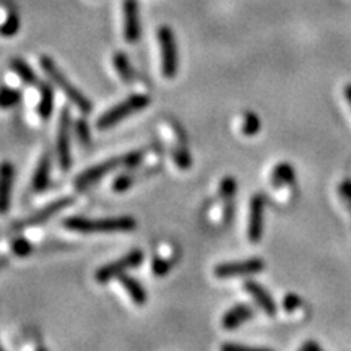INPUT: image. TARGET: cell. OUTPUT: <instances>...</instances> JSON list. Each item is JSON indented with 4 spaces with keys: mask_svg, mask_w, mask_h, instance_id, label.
Instances as JSON below:
<instances>
[{
    "mask_svg": "<svg viewBox=\"0 0 351 351\" xmlns=\"http://www.w3.org/2000/svg\"><path fill=\"white\" fill-rule=\"evenodd\" d=\"M64 228L70 231L83 232H116V231H132L137 228V221L132 217H109V218H83L70 217L64 221Z\"/></svg>",
    "mask_w": 351,
    "mask_h": 351,
    "instance_id": "6da1fadb",
    "label": "cell"
},
{
    "mask_svg": "<svg viewBox=\"0 0 351 351\" xmlns=\"http://www.w3.org/2000/svg\"><path fill=\"white\" fill-rule=\"evenodd\" d=\"M39 64H41V69L43 72L46 73V77L49 78V80L54 83V85L59 88L65 96H67L70 103L75 104L83 114H90L93 111V104H91V101L88 99L77 86H73L72 83L69 82V78L64 75L62 70L57 67L54 59H51V57L47 56H43L41 59H39Z\"/></svg>",
    "mask_w": 351,
    "mask_h": 351,
    "instance_id": "7a4b0ae2",
    "label": "cell"
},
{
    "mask_svg": "<svg viewBox=\"0 0 351 351\" xmlns=\"http://www.w3.org/2000/svg\"><path fill=\"white\" fill-rule=\"evenodd\" d=\"M150 104V96L147 95H132L129 98H125L124 101H121L119 104L112 106L109 111H106L103 116L99 117L98 122H96V127L99 130H108L111 127L121 124L122 121H125L127 117L132 116V114L142 111Z\"/></svg>",
    "mask_w": 351,
    "mask_h": 351,
    "instance_id": "3957f363",
    "label": "cell"
},
{
    "mask_svg": "<svg viewBox=\"0 0 351 351\" xmlns=\"http://www.w3.org/2000/svg\"><path fill=\"white\" fill-rule=\"evenodd\" d=\"M143 258H145L143 251H140V249H134V251L127 252L125 256L117 258V261L106 263V265H103L101 269H98V271H96L95 275L96 282L108 283L114 278H119V276L124 275L127 270H132L135 269V267H138L140 263L143 262Z\"/></svg>",
    "mask_w": 351,
    "mask_h": 351,
    "instance_id": "277c9868",
    "label": "cell"
},
{
    "mask_svg": "<svg viewBox=\"0 0 351 351\" xmlns=\"http://www.w3.org/2000/svg\"><path fill=\"white\" fill-rule=\"evenodd\" d=\"M158 43L161 49V70L166 78H173L178 73L179 57H178V44L176 36L169 26H161L158 29Z\"/></svg>",
    "mask_w": 351,
    "mask_h": 351,
    "instance_id": "5b68a950",
    "label": "cell"
},
{
    "mask_svg": "<svg viewBox=\"0 0 351 351\" xmlns=\"http://www.w3.org/2000/svg\"><path fill=\"white\" fill-rule=\"evenodd\" d=\"M265 269V262L262 258H247V261L241 262H226L219 263V265L215 267V276L217 278H241V276H249L261 274V271Z\"/></svg>",
    "mask_w": 351,
    "mask_h": 351,
    "instance_id": "8992f818",
    "label": "cell"
},
{
    "mask_svg": "<svg viewBox=\"0 0 351 351\" xmlns=\"http://www.w3.org/2000/svg\"><path fill=\"white\" fill-rule=\"evenodd\" d=\"M70 130H72V119L67 108L62 109L57 127V156L62 171H69L72 166V152H70Z\"/></svg>",
    "mask_w": 351,
    "mask_h": 351,
    "instance_id": "52a82bcc",
    "label": "cell"
},
{
    "mask_svg": "<svg viewBox=\"0 0 351 351\" xmlns=\"http://www.w3.org/2000/svg\"><path fill=\"white\" fill-rule=\"evenodd\" d=\"M119 166H124V155L111 158V160L103 161V163L91 166V168L85 169L82 174L77 176L75 187L80 189V191L88 189L90 186H93V184L98 182L99 179H103L104 176H108L109 173H112V171H116Z\"/></svg>",
    "mask_w": 351,
    "mask_h": 351,
    "instance_id": "ba28073f",
    "label": "cell"
},
{
    "mask_svg": "<svg viewBox=\"0 0 351 351\" xmlns=\"http://www.w3.org/2000/svg\"><path fill=\"white\" fill-rule=\"evenodd\" d=\"M263 215H265V200L261 194H256L249 205L247 238L251 243H261L263 236Z\"/></svg>",
    "mask_w": 351,
    "mask_h": 351,
    "instance_id": "9c48e42d",
    "label": "cell"
},
{
    "mask_svg": "<svg viewBox=\"0 0 351 351\" xmlns=\"http://www.w3.org/2000/svg\"><path fill=\"white\" fill-rule=\"evenodd\" d=\"M124 39L129 44L138 43L142 28H140V8L137 0H124Z\"/></svg>",
    "mask_w": 351,
    "mask_h": 351,
    "instance_id": "30bf717a",
    "label": "cell"
},
{
    "mask_svg": "<svg viewBox=\"0 0 351 351\" xmlns=\"http://www.w3.org/2000/svg\"><path fill=\"white\" fill-rule=\"evenodd\" d=\"M13 181H15V168L10 161H3L0 163V215H5L10 208Z\"/></svg>",
    "mask_w": 351,
    "mask_h": 351,
    "instance_id": "8fae6325",
    "label": "cell"
},
{
    "mask_svg": "<svg viewBox=\"0 0 351 351\" xmlns=\"http://www.w3.org/2000/svg\"><path fill=\"white\" fill-rule=\"evenodd\" d=\"M72 199L70 197H67V199H59L56 202H52V204L47 205V207H44L43 210H39V212L33 213L32 217H28L26 219H23V221H20L19 228H29V226H38V225H43V223H46L47 219L56 217L57 213L62 212L64 208H67L70 204H72Z\"/></svg>",
    "mask_w": 351,
    "mask_h": 351,
    "instance_id": "7c38bea8",
    "label": "cell"
},
{
    "mask_svg": "<svg viewBox=\"0 0 351 351\" xmlns=\"http://www.w3.org/2000/svg\"><path fill=\"white\" fill-rule=\"evenodd\" d=\"M244 288H245V291H247L249 295L254 298V301L257 302V306L261 307L263 313L269 315V317H274V315L276 314V304H275L274 298L270 296V293L257 282H245Z\"/></svg>",
    "mask_w": 351,
    "mask_h": 351,
    "instance_id": "4fadbf2b",
    "label": "cell"
},
{
    "mask_svg": "<svg viewBox=\"0 0 351 351\" xmlns=\"http://www.w3.org/2000/svg\"><path fill=\"white\" fill-rule=\"evenodd\" d=\"M254 309L251 306L247 304H238L234 307H231L228 313L223 315L221 319V326L223 328H226V330H236V328H239L243 326L244 322H247V320H251L254 317Z\"/></svg>",
    "mask_w": 351,
    "mask_h": 351,
    "instance_id": "5bb4252c",
    "label": "cell"
},
{
    "mask_svg": "<svg viewBox=\"0 0 351 351\" xmlns=\"http://www.w3.org/2000/svg\"><path fill=\"white\" fill-rule=\"evenodd\" d=\"M119 282L122 285V288L125 289L127 295L130 296V300L134 304L137 306H145L147 304V291H145V288L140 285V282L134 278V276L130 275H121L119 276Z\"/></svg>",
    "mask_w": 351,
    "mask_h": 351,
    "instance_id": "9a60e30c",
    "label": "cell"
},
{
    "mask_svg": "<svg viewBox=\"0 0 351 351\" xmlns=\"http://www.w3.org/2000/svg\"><path fill=\"white\" fill-rule=\"evenodd\" d=\"M49 179H51V158L49 155H43L41 160L36 166V171L33 174V181L32 186L36 192H41L49 186Z\"/></svg>",
    "mask_w": 351,
    "mask_h": 351,
    "instance_id": "2e32d148",
    "label": "cell"
},
{
    "mask_svg": "<svg viewBox=\"0 0 351 351\" xmlns=\"http://www.w3.org/2000/svg\"><path fill=\"white\" fill-rule=\"evenodd\" d=\"M39 101H38V114L44 121L51 117L52 111H54V90L47 83H41L39 85Z\"/></svg>",
    "mask_w": 351,
    "mask_h": 351,
    "instance_id": "e0dca14e",
    "label": "cell"
},
{
    "mask_svg": "<svg viewBox=\"0 0 351 351\" xmlns=\"http://www.w3.org/2000/svg\"><path fill=\"white\" fill-rule=\"evenodd\" d=\"M296 181V173L289 163H278L271 171V184L275 187L282 186H291Z\"/></svg>",
    "mask_w": 351,
    "mask_h": 351,
    "instance_id": "ac0fdd59",
    "label": "cell"
},
{
    "mask_svg": "<svg viewBox=\"0 0 351 351\" xmlns=\"http://www.w3.org/2000/svg\"><path fill=\"white\" fill-rule=\"evenodd\" d=\"M112 65L116 69V72L119 73L124 83H132L135 80V72L134 67H132L129 57H127L124 52H116L112 57Z\"/></svg>",
    "mask_w": 351,
    "mask_h": 351,
    "instance_id": "d6986e66",
    "label": "cell"
},
{
    "mask_svg": "<svg viewBox=\"0 0 351 351\" xmlns=\"http://www.w3.org/2000/svg\"><path fill=\"white\" fill-rule=\"evenodd\" d=\"M10 67L13 72L20 77V80L26 83V85H38L36 73H34V70L29 67L23 59H19V57H16V59H12Z\"/></svg>",
    "mask_w": 351,
    "mask_h": 351,
    "instance_id": "ffe728a7",
    "label": "cell"
},
{
    "mask_svg": "<svg viewBox=\"0 0 351 351\" xmlns=\"http://www.w3.org/2000/svg\"><path fill=\"white\" fill-rule=\"evenodd\" d=\"M21 93L20 90L12 86L0 88V109H10L20 103Z\"/></svg>",
    "mask_w": 351,
    "mask_h": 351,
    "instance_id": "44dd1931",
    "label": "cell"
},
{
    "mask_svg": "<svg viewBox=\"0 0 351 351\" xmlns=\"http://www.w3.org/2000/svg\"><path fill=\"white\" fill-rule=\"evenodd\" d=\"M261 127H262V122L258 119L257 114L254 112L244 114L243 124H241V132H243L244 135H247V137H254V135H257L258 132H261Z\"/></svg>",
    "mask_w": 351,
    "mask_h": 351,
    "instance_id": "7402d4cb",
    "label": "cell"
},
{
    "mask_svg": "<svg viewBox=\"0 0 351 351\" xmlns=\"http://www.w3.org/2000/svg\"><path fill=\"white\" fill-rule=\"evenodd\" d=\"M20 29V19L15 12H10L7 15V20L0 25V34L5 38L15 36Z\"/></svg>",
    "mask_w": 351,
    "mask_h": 351,
    "instance_id": "603a6c76",
    "label": "cell"
},
{
    "mask_svg": "<svg viewBox=\"0 0 351 351\" xmlns=\"http://www.w3.org/2000/svg\"><path fill=\"white\" fill-rule=\"evenodd\" d=\"M134 182H135V174L132 173V169L125 171V173L119 174L116 179H114L112 189L116 192H125V191H129L132 186H134Z\"/></svg>",
    "mask_w": 351,
    "mask_h": 351,
    "instance_id": "cb8c5ba5",
    "label": "cell"
},
{
    "mask_svg": "<svg viewBox=\"0 0 351 351\" xmlns=\"http://www.w3.org/2000/svg\"><path fill=\"white\" fill-rule=\"evenodd\" d=\"M173 158H174V163L178 165L179 169H189L192 166L191 153H189L187 148L182 147V145L173 152Z\"/></svg>",
    "mask_w": 351,
    "mask_h": 351,
    "instance_id": "d4e9b609",
    "label": "cell"
},
{
    "mask_svg": "<svg viewBox=\"0 0 351 351\" xmlns=\"http://www.w3.org/2000/svg\"><path fill=\"white\" fill-rule=\"evenodd\" d=\"M337 192H339V197H340V200L343 202L345 208L348 210V213L351 215V179L350 178L343 179V181L339 184Z\"/></svg>",
    "mask_w": 351,
    "mask_h": 351,
    "instance_id": "484cf974",
    "label": "cell"
},
{
    "mask_svg": "<svg viewBox=\"0 0 351 351\" xmlns=\"http://www.w3.org/2000/svg\"><path fill=\"white\" fill-rule=\"evenodd\" d=\"M173 265H174V258H155L152 265L153 275L165 276L166 274H169V270L173 269Z\"/></svg>",
    "mask_w": 351,
    "mask_h": 351,
    "instance_id": "4316f807",
    "label": "cell"
},
{
    "mask_svg": "<svg viewBox=\"0 0 351 351\" xmlns=\"http://www.w3.org/2000/svg\"><path fill=\"white\" fill-rule=\"evenodd\" d=\"M236 189H238V184H236V179L234 178H225L219 184V194H221L225 199L228 200H232L236 195Z\"/></svg>",
    "mask_w": 351,
    "mask_h": 351,
    "instance_id": "83f0119b",
    "label": "cell"
},
{
    "mask_svg": "<svg viewBox=\"0 0 351 351\" xmlns=\"http://www.w3.org/2000/svg\"><path fill=\"white\" fill-rule=\"evenodd\" d=\"M12 251H13V254H16L19 257H25V256H29V254H32L33 247H32V244L28 243V241L23 239V238H19V239H15L12 243Z\"/></svg>",
    "mask_w": 351,
    "mask_h": 351,
    "instance_id": "f1b7e54d",
    "label": "cell"
},
{
    "mask_svg": "<svg viewBox=\"0 0 351 351\" xmlns=\"http://www.w3.org/2000/svg\"><path fill=\"white\" fill-rule=\"evenodd\" d=\"M301 304H302L301 298L293 295V293H289V295L283 298V307L287 309V313H295L298 307H301Z\"/></svg>",
    "mask_w": 351,
    "mask_h": 351,
    "instance_id": "f546056e",
    "label": "cell"
},
{
    "mask_svg": "<svg viewBox=\"0 0 351 351\" xmlns=\"http://www.w3.org/2000/svg\"><path fill=\"white\" fill-rule=\"evenodd\" d=\"M142 158H143V150L127 153V155H124V166H125V168L134 169L135 166L140 165V161H142Z\"/></svg>",
    "mask_w": 351,
    "mask_h": 351,
    "instance_id": "4dcf8cb0",
    "label": "cell"
},
{
    "mask_svg": "<svg viewBox=\"0 0 351 351\" xmlns=\"http://www.w3.org/2000/svg\"><path fill=\"white\" fill-rule=\"evenodd\" d=\"M75 129H77V137H78V140H80V142H82L83 145L90 143L91 134H90V130H88V125L85 124V122L78 121L77 124H75Z\"/></svg>",
    "mask_w": 351,
    "mask_h": 351,
    "instance_id": "1f68e13d",
    "label": "cell"
},
{
    "mask_svg": "<svg viewBox=\"0 0 351 351\" xmlns=\"http://www.w3.org/2000/svg\"><path fill=\"white\" fill-rule=\"evenodd\" d=\"M301 351H320V345L315 341H307L301 346Z\"/></svg>",
    "mask_w": 351,
    "mask_h": 351,
    "instance_id": "d6a6232c",
    "label": "cell"
},
{
    "mask_svg": "<svg viewBox=\"0 0 351 351\" xmlns=\"http://www.w3.org/2000/svg\"><path fill=\"white\" fill-rule=\"evenodd\" d=\"M345 99H346V103H348L350 108H351V83H348V85L345 86Z\"/></svg>",
    "mask_w": 351,
    "mask_h": 351,
    "instance_id": "836d02e7",
    "label": "cell"
},
{
    "mask_svg": "<svg viewBox=\"0 0 351 351\" xmlns=\"http://www.w3.org/2000/svg\"><path fill=\"white\" fill-rule=\"evenodd\" d=\"M7 265V257H0V270Z\"/></svg>",
    "mask_w": 351,
    "mask_h": 351,
    "instance_id": "e575fe53",
    "label": "cell"
},
{
    "mask_svg": "<svg viewBox=\"0 0 351 351\" xmlns=\"http://www.w3.org/2000/svg\"><path fill=\"white\" fill-rule=\"evenodd\" d=\"M0 351H2V346H0Z\"/></svg>",
    "mask_w": 351,
    "mask_h": 351,
    "instance_id": "d590c367",
    "label": "cell"
}]
</instances>
